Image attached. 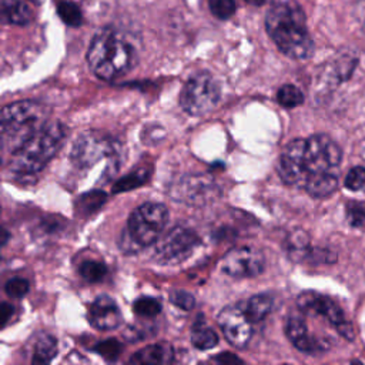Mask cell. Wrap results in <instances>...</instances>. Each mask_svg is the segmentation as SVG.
I'll use <instances>...</instances> for the list:
<instances>
[{"label":"cell","mask_w":365,"mask_h":365,"mask_svg":"<svg viewBox=\"0 0 365 365\" xmlns=\"http://www.w3.org/2000/svg\"><path fill=\"white\" fill-rule=\"evenodd\" d=\"M88 321L96 329L108 331L121 324L123 315L117 302L111 297L100 295L88 308Z\"/></svg>","instance_id":"obj_14"},{"label":"cell","mask_w":365,"mask_h":365,"mask_svg":"<svg viewBox=\"0 0 365 365\" xmlns=\"http://www.w3.org/2000/svg\"><path fill=\"white\" fill-rule=\"evenodd\" d=\"M78 272H80V275L86 281H88V282H98V281H101L106 277L107 267H106L104 262L87 259V261H83L80 264Z\"/></svg>","instance_id":"obj_25"},{"label":"cell","mask_w":365,"mask_h":365,"mask_svg":"<svg viewBox=\"0 0 365 365\" xmlns=\"http://www.w3.org/2000/svg\"><path fill=\"white\" fill-rule=\"evenodd\" d=\"M1 14L4 21L16 26H26L33 19L30 7L21 0H3Z\"/></svg>","instance_id":"obj_18"},{"label":"cell","mask_w":365,"mask_h":365,"mask_svg":"<svg viewBox=\"0 0 365 365\" xmlns=\"http://www.w3.org/2000/svg\"><path fill=\"white\" fill-rule=\"evenodd\" d=\"M224 274L232 278H251L265 268L264 254L254 247H240L228 251L220 264Z\"/></svg>","instance_id":"obj_10"},{"label":"cell","mask_w":365,"mask_h":365,"mask_svg":"<svg viewBox=\"0 0 365 365\" xmlns=\"http://www.w3.org/2000/svg\"><path fill=\"white\" fill-rule=\"evenodd\" d=\"M174 359V352L170 344H153L137 351L131 358V364H170Z\"/></svg>","instance_id":"obj_16"},{"label":"cell","mask_w":365,"mask_h":365,"mask_svg":"<svg viewBox=\"0 0 365 365\" xmlns=\"http://www.w3.org/2000/svg\"><path fill=\"white\" fill-rule=\"evenodd\" d=\"M309 237L304 230L292 231L287 238V252L294 261H301L311 254Z\"/></svg>","instance_id":"obj_20"},{"label":"cell","mask_w":365,"mask_h":365,"mask_svg":"<svg viewBox=\"0 0 365 365\" xmlns=\"http://www.w3.org/2000/svg\"><path fill=\"white\" fill-rule=\"evenodd\" d=\"M120 148L115 140L94 131H87L76 140L70 158L81 171L93 168L103 160L117 170L120 165Z\"/></svg>","instance_id":"obj_7"},{"label":"cell","mask_w":365,"mask_h":365,"mask_svg":"<svg viewBox=\"0 0 365 365\" xmlns=\"http://www.w3.org/2000/svg\"><path fill=\"white\" fill-rule=\"evenodd\" d=\"M6 242H7V231L6 228H3V245H6Z\"/></svg>","instance_id":"obj_37"},{"label":"cell","mask_w":365,"mask_h":365,"mask_svg":"<svg viewBox=\"0 0 365 365\" xmlns=\"http://www.w3.org/2000/svg\"><path fill=\"white\" fill-rule=\"evenodd\" d=\"M135 53L131 44L114 29H101L90 43L87 61L91 71L101 80L124 76L134 64Z\"/></svg>","instance_id":"obj_3"},{"label":"cell","mask_w":365,"mask_h":365,"mask_svg":"<svg viewBox=\"0 0 365 365\" xmlns=\"http://www.w3.org/2000/svg\"><path fill=\"white\" fill-rule=\"evenodd\" d=\"M57 349H58L57 339L50 334L41 332L36 336L31 362L33 364H47L56 356Z\"/></svg>","instance_id":"obj_19"},{"label":"cell","mask_w":365,"mask_h":365,"mask_svg":"<svg viewBox=\"0 0 365 365\" xmlns=\"http://www.w3.org/2000/svg\"><path fill=\"white\" fill-rule=\"evenodd\" d=\"M348 222L355 228H365V204L351 201L345 205Z\"/></svg>","instance_id":"obj_27"},{"label":"cell","mask_w":365,"mask_h":365,"mask_svg":"<svg viewBox=\"0 0 365 365\" xmlns=\"http://www.w3.org/2000/svg\"><path fill=\"white\" fill-rule=\"evenodd\" d=\"M217 321L225 339L235 348H244L252 336V322L248 319L240 304L222 308Z\"/></svg>","instance_id":"obj_12"},{"label":"cell","mask_w":365,"mask_h":365,"mask_svg":"<svg viewBox=\"0 0 365 365\" xmlns=\"http://www.w3.org/2000/svg\"><path fill=\"white\" fill-rule=\"evenodd\" d=\"M285 334L292 345L307 354H319L329 348L328 342L308 332L305 321L298 315H291L285 325Z\"/></svg>","instance_id":"obj_15"},{"label":"cell","mask_w":365,"mask_h":365,"mask_svg":"<svg viewBox=\"0 0 365 365\" xmlns=\"http://www.w3.org/2000/svg\"><path fill=\"white\" fill-rule=\"evenodd\" d=\"M94 349L106 359H115L121 352V344L115 339H107L100 342Z\"/></svg>","instance_id":"obj_33"},{"label":"cell","mask_w":365,"mask_h":365,"mask_svg":"<svg viewBox=\"0 0 365 365\" xmlns=\"http://www.w3.org/2000/svg\"><path fill=\"white\" fill-rule=\"evenodd\" d=\"M170 302L174 304L175 307L190 311L195 305V298L192 294L182 291V289H174L170 292Z\"/></svg>","instance_id":"obj_32"},{"label":"cell","mask_w":365,"mask_h":365,"mask_svg":"<svg viewBox=\"0 0 365 365\" xmlns=\"http://www.w3.org/2000/svg\"><path fill=\"white\" fill-rule=\"evenodd\" d=\"M48 108L34 100L7 104L0 113V135L3 150L10 154L47 124Z\"/></svg>","instance_id":"obj_5"},{"label":"cell","mask_w":365,"mask_h":365,"mask_svg":"<svg viewBox=\"0 0 365 365\" xmlns=\"http://www.w3.org/2000/svg\"><path fill=\"white\" fill-rule=\"evenodd\" d=\"M13 311H14V307H13V305H10V304H7V302H3V304H1V321H3V327L7 325L9 319L11 318Z\"/></svg>","instance_id":"obj_34"},{"label":"cell","mask_w":365,"mask_h":365,"mask_svg":"<svg viewBox=\"0 0 365 365\" xmlns=\"http://www.w3.org/2000/svg\"><path fill=\"white\" fill-rule=\"evenodd\" d=\"M147 178V171L145 170H138V171H134L133 174L121 178L114 187H113V191L115 192H120V191H127V190H131L137 185H141Z\"/></svg>","instance_id":"obj_29"},{"label":"cell","mask_w":365,"mask_h":365,"mask_svg":"<svg viewBox=\"0 0 365 365\" xmlns=\"http://www.w3.org/2000/svg\"><path fill=\"white\" fill-rule=\"evenodd\" d=\"M29 289H30L29 281L26 278H21V277L10 278L4 285L6 294L11 298H21L29 292Z\"/></svg>","instance_id":"obj_31"},{"label":"cell","mask_w":365,"mask_h":365,"mask_svg":"<svg viewBox=\"0 0 365 365\" xmlns=\"http://www.w3.org/2000/svg\"><path fill=\"white\" fill-rule=\"evenodd\" d=\"M220 86L207 71L194 74L184 84L180 94L181 108L190 115H204L220 101Z\"/></svg>","instance_id":"obj_8"},{"label":"cell","mask_w":365,"mask_h":365,"mask_svg":"<svg viewBox=\"0 0 365 365\" xmlns=\"http://www.w3.org/2000/svg\"><path fill=\"white\" fill-rule=\"evenodd\" d=\"M274 305V299L269 294H257L248 298L244 304H241L242 311L248 317L252 324L261 322L271 312Z\"/></svg>","instance_id":"obj_17"},{"label":"cell","mask_w":365,"mask_h":365,"mask_svg":"<svg viewBox=\"0 0 365 365\" xmlns=\"http://www.w3.org/2000/svg\"><path fill=\"white\" fill-rule=\"evenodd\" d=\"M245 3H248V4H251V6H255V7H259V6H262L267 0H244Z\"/></svg>","instance_id":"obj_36"},{"label":"cell","mask_w":365,"mask_h":365,"mask_svg":"<svg viewBox=\"0 0 365 365\" xmlns=\"http://www.w3.org/2000/svg\"><path fill=\"white\" fill-rule=\"evenodd\" d=\"M277 101L281 107L294 108L304 103V94L294 84H284L277 93Z\"/></svg>","instance_id":"obj_22"},{"label":"cell","mask_w":365,"mask_h":365,"mask_svg":"<svg viewBox=\"0 0 365 365\" xmlns=\"http://www.w3.org/2000/svg\"><path fill=\"white\" fill-rule=\"evenodd\" d=\"M57 13L60 19L71 27H78L83 23V13L73 1H60L57 4Z\"/></svg>","instance_id":"obj_24"},{"label":"cell","mask_w":365,"mask_h":365,"mask_svg":"<svg viewBox=\"0 0 365 365\" xmlns=\"http://www.w3.org/2000/svg\"><path fill=\"white\" fill-rule=\"evenodd\" d=\"M191 342L197 349H211L218 344V335L211 327H208L201 318H198L192 325Z\"/></svg>","instance_id":"obj_21"},{"label":"cell","mask_w":365,"mask_h":365,"mask_svg":"<svg viewBox=\"0 0 365 365\" xmlns=\"http://www.w3.org/2000/svg\"><path fill=\"white\" fill-rule=\"evenodd\" d=\"M168 221V210L160 202H145L128 217L127 228L121 237L124 252L140 250L157 242Z\"/></svg>","instance_id":"obj_6"},{"label":"cell","mask_w":365,"mask_h":365,"mask_svg":"<svg viewBox=\"0 0 365 365\" xmlns=\"http://www.w3.org/2000/svg\"><path fill=\"white\" fill-rule=\"evenodd\" d=\"M200 244V237L190 228L177 225L155 242V259L161 264H177L191 255Z\"/></svg>","instance_id":"obj_9"},{"label":"cell","mask_w":365,"mask_h":365,"mask_svg":"<svg viewBox=\"0 0 365 365\" xmlns=\"http://www.w3.org/2000/svg\"><path fill=\"white\" fill-rule=\"evenodd\" d=\"M133 309L138 317L151 318V317H155L157 314H160L161 304L158 299H155L153 297H141L137 301H134Z\"/></svg>","instance_id":"obj_26"},{"label":"cell","mask_w":365,"mask_h":365,"mask_svg":"<svg viewBox=\"0 0 365 365\" xmlns=\"http://www.w3.org/2000/svg\"><path fill=\"white\" fill-rule=\"evenodd\" d=\"M297 307L305 314L325 318L335 328L346 321L339 305L329 297L319 294L317 291L301 292L297 298Z\"/></svg>","instance_id":"obj_13"},{"label":"cell","mask_w":365,"mask_h":365,"mask_svg":"<svg viewBox=\"0 0 365 365\" xmlns=\"http://www.w3.org/2000/svg\"><path fill=\"white\" fill-rule=\"evenodd\" d=\"M218 192L214 181L204 174L180 177L170 185V197L185 204H204Z\"/></svg>","instance_id":"obj_11"},{"label":"cell","mask_w":365,"mask_h":365,"mask_svg":"<svg viewBox=\"0 0 365 365\" xmlns=\"http://www.w3.org/2000/svg\"><path fill=\"white\" fill-rule=\"evenodd\" d=\"M31 1H34V0H31Z\"/></svg>","instance_id":"obj_38"},{"label":"cell","mask_w":365,"mask_h":365,"mask_svg":"<svg viewBox=\"0 0 365 365\" xmlns=\"http://www.w3.org/2000/svg\"><path fill=\"white\" fill-rule=\"evenodd\" d=\"M341 158V148L329 135L315 134L289 141L278 158L277 170L287 185L324 198L338 187Z\"/></svg>","instance_id":"obj_1"},{"label":"cell","mask_w":365,"mask_h":365,"mask_svg":"<svg viewBox=\"0 0 365 365\" xmlns=\"http://www.w3.org/2000/svg\"><path fill=\"white\" fill-rule=\"evenodd\" d=\"M107 197L106 192L103 191H91V192H86L84 195H81L78 198L77 202V210L83 214V215H88L96 212L104 202H106Z\"/></svg>","instance_id":"obj_23"},{"label":"cell","mask_w":365,"mask_h":365,"mask_svg":"<svg viewBox=\"0 0 365 365\" xmlns=\"http://www.w3.org/2000/svg\"><path fill=\"white\" fill-rule=\"evenodd\" d=\"M208 4L212 16L220 20L230 19L237 9L235 0H210Z\"/></svg>","instance_id":"obj_28"},{"label":"cell","mask_w":365,"mask_h":365,"mask_svg":"<svg viewBox=\"0 0 365 365\" xmlns=\"http://www.w3.org/2000/svg\"><path fill=\"white\" fill-rule=\"evenodd\" d=\"M265 29L275 46L294 60L309 58L314 41L307 27L302 7L295 1H281L272 6L265 16Z\"/></svg>","instance_id":"obj_2"},{"label":"cell","mask_w":365,"mask_h":365,"mask_svg":"<svg viewBox=\"0 0 365 365\" xmlns=\"http://www.w3.org/2000/svg\"><path fill=\"white\" fill-rule=\"evenodd\" d=\"M64 138L66 127L61 123H47L10 154L9 170L17 175H33L41 171L57 154Z\"/></svg>","instance_id":"obj_4"},{"label":"cell","mask_w":365,"mask_h":365,"mask_svg":"<svg viewBox=\"0 0 365 365\" xmlns=\"http://www.w3.org/2000/svg\"><path fill=\"white\" fill-rule=\"evenodd\" d=\"M345 187L351 191H365V168H351L345 177Z\"/></svg>","instance_id":"obj_30"},{"label":"cell","mask_w":365,"mask_h":365,"mask_svg":"<svg viewBox=\"0 0 365 365\" xmlns=\"http://www.w3.org/2000/svg\"><path fill=\"white\" fill-rule=\"evenodd\" d=\"M215 361H217V362H222V364H230V362L241 364V362H242L237 355H234V354H231V352H222L220 356L215 358Z\"/></svg>","instance_id":"obj_35"}]
</instances>
